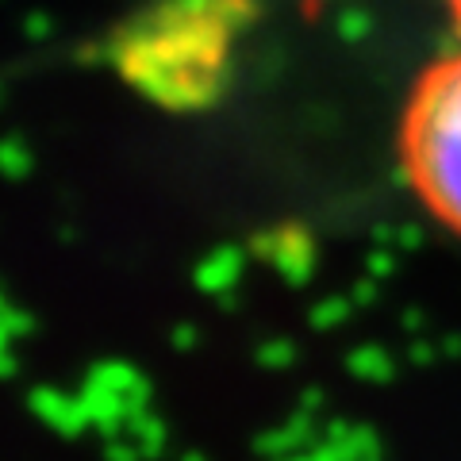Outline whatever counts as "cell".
<instances>
[{
	"instance_id": "9c48e42d",
	"label": "cell",
	"mask_w": 461,
	"mask_h": 461,
	"mask_svg": "<svg viewBox=\"0 0 461 461\" xmlns=\"http://www.w3.org/2000/svg\"><path fill=\"white\" fill-rule=\"evenodd\" d=\"M181 461H204V457H200V454H189V457H181Z\"/></svg>"
},
{
	"instance_id": "7a4b0ae2",
	"label": "cell",
	"mask_w": 461,
	"mask_h": 461,
	"mask_svg": "<svg viewBox=\"0 0 461 461\" xmlns=\"http://www.w3.org/2000/svg\"><path fill=\"white\" fill-rule=\"evenodd\" d=\"M403 173L420 200L461 235V54L435 62L403 108Z\"/></svg>"
},
{
	"instance_id": "52a82bcc",
	"label": "cell",
	"mask_w": 461,
	"mask_h": 461,
	"mask_svg": "<svg viewBox=\"0 0 461 461\" xmlns=\"http://www.w3.org/2000/svg\"><path fill=\"white\" fill-rule=\"evenodd\" d=\"M288 357H293V346L281 342V346H273V350L262 354V362H266V366H288Z\"/></svg>"
},
{
	"instance_id": "5b68a950",
	"label": "cell",
	"mask_w": 461,
	"mask_h": 461,
	"mask_svg": "<svg viewBox=\"0 0 461 461\" xmlns=\"http://www.w3.org/2000/svg\"><path fill=\"white\" fill-rule=\"evenodd\" d=\"M235 277H239V254L235 250H220L215 258H208V262L200 266V285L212 288V293L227 288Z\"/></svg>"
},
{
	"instance_id": "277c9868",
	"label": "cell",
	"mask_w": 461,
	"mask_h": 461,
	"mask_svg": "<svg viewBox=\"0 0 461 461\" xmlns=\"http://www.w3.org/2000/svg\"><path fill=\"white\" fill-rule=\"evenodd\" d=\"M123 435L135 438V446H139L142 457H158V454H162V446H166V427H162V420H154V415H147V411L131 415V420H127V427H123Z\"/></svg>"
},
{
	"instance_id": "3957f363",
	"label": "cell",
	"mask_w": 461,
	"mask_h": 461,
	"mask_svg": "<svg viewBox=\"0 0 461 461\" xmlns=\"http://www.w3.org/2000/svg\"><path fill=\"white\" fill-rule=\"evenodd\" d=\"M32 408L39 411V420H47L62 435H77L81 427H89V411H85L81 396H58L50 388H39L32 393Z\"/></svg>"
},
{
	"instance_id": "ba28073f",
	"label": "cell",
	"mask_w": 461,
	"mask_h": 461,
	"mask_svg": "<svg viewBox=\"0 0 461 461\" xmlns=\"http://www.w3.org/2000/svg\"><path fill=\"white\" fill-rule=\"evenodd\" d=\"M450 5V12H454V20H457V27H461V0H446Z\"/></svg>"
},
{
	"instance_id": "6da1fadb",
	"label": "cell",
	"mask_w": 461,
	"mask_h": 461,
	"mask_svg": "<svg viewBox=\"0 0 461 461\" xmlns=\"http://www.w3.org/2000/svg\"><path fill=\"white\" fill-rule=\"evenodd\" d=\"M250 0H154L112 39L123 81L162 108H204L227 85Z\"/></svg>"
},
{
	"instance_id": "8992f818",
	"label": "cell",
	"mask_w": 461,
	"mask_h": 461,
	"mask_svg": "<svg viewBox=\"0 0 461 461\" xmlns=\"http://www.w3.org/2000/svg\"><path fill=\"white\" fill-rule=\"evenodd\" d=\"M350 369H354V377H362V381H388L393 377V362H388V354L377 350V346L357 350L350 357Z\"/></svg>"
}]
</instances>
